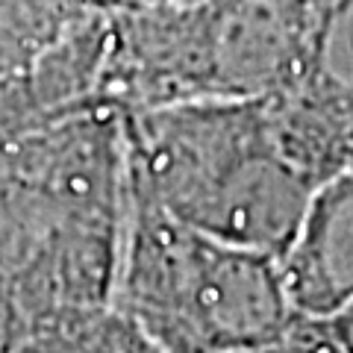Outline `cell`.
<instances>
[{
    "mask_svg": "<svg viewBox=\"0 0 353 353\" xmlns=\"http://www.w3.org/2000/svg\"><path fill=\"white\" fill-rule=\"evenodd\" d=\"M306 21L309 0H115L97 97L118 112L265 101L301 68Z\"/></svg>",
    "mask_w": 353,
    "mask_h": 353,
    "instance_id": "3",
    "label": "cell"
},
{
    "mask_svg": "<svg viewBox=\"0 0 353 353\" xmlns=\"http://www.w3.org/2000/svg\"><path fill=\"white\" fill-rule=\"evenodd\" d=\"M124 218L118 109L88 106L0 136V294L12 339L41 318L112 303Z\"/></svg>",
    "mask_w": 353,
    "mask_h": 353,
    "instance_id": "1",
    "label": "cell"
},
{
    "mask_svg": "<svg viewBox=\"0 0 353 353\" xmlns=\"http://www.w3.org/2000/svg\"><path fill=\"white\" fill-rule=\"evenodd\" d=\"M324 321H327V327H330V333L339 339V345L345 347L347 353H353V303L341 306L339 312L327 315Z\"/></svg>",
    "mask_w": 353,
    "mask_h": 353,
    "instance_id": "10",
    "label": "cell"
},
{
    "mask_svg": "<svg viewBox=\"0 0 353 353\" xmlns=\"http://www.w3.org/2000/svg\"><path fill=\"white\" fill-rule=\"evenodd\" d=\"M101 3H103V0H101Z\"/></svg>",
    "mask_w": 353,
    "mask_h": 353,
    "instance_id": "14",
    "label": "cell"
},
{
    "mask_svg": "<svg viewBox=\"0 0 353 353\" xmlns=\"http://www.w3.org/2000/svg\"><path fill=\"white\" fill-rule=\"evenodd\" d=\"M265 103L315 185L353 168V0H309L301 68Z\"/></svg>",
    "mask_w": 353,
    "mask_h": 353,
    "instance_id": "5",
    "label": "cell"
},
{
    "mask_svg": "<svg viewBox=\"0 0 353 353\" xmlns=\"http://www.w3.org/2000/svg\"><path fill=\"white\" fill-rule=\"evenodd\" d=\"M9 339H12V321H9V309L3 303V294H0V350L9 345Z\"/></svg>",
    "mask_w": 353,
    "mask_h": 353,
    "instance_id": "11",
    "label": "cell"
},
{
    "mask_svg": "<svg viewBox=\"0 0 353 353\" xmlns=\"http://www.w3.org/2000/svg\"><path fill=\"white\" fill-rule=\"evenodd\" d=\"M0 353H159L153 341L112 303L80 306L41 318Z\"/></svg>",
    "mask_w": 353,
    "mask_h": 353,
    "instance_id": "8",
    "label": "cell"
},
{
    "mask_svg": "<svg viewBox=\"0 0 353 353\" xmlns=\"http://www.w3.org/2000/svg\"><path fill=\"white\" fill-rule=\"evenodd\" d=\"M112 306L159 353L268 350L301 315L280 259L183 224L130 183Z\"/></svg>",
    "mask_w": 353,
    "mask_h": 353,
    "instance_id": "4",
    "label": "cell"
},
{
    "mask_svg": "<svg viewBox=\"0 0 353 353\" xmlns=\"http://www.w3.org/2000/svg\"><path fill=\"white\" fill-rule=\"evenodd\" d=\"M280 268L301 315L327 318L353 303V168L315 189Z\"/></svg>",
    "mask_w": 353,
    "mask_h": 353,
    "instance_id": "7",
    "label": "cell"
},
{
    "mask_svg": "<svg viewBox=\"0 0 353 353\" xmlns=\"http://www.w3.org/2000/svg\"><path fill=\"white\" fill-rule=\"evenodd\" d=\"M103 3H115V0H103Z\"/></svg>",
    "mask_w": 353,
    "mask_h": 353,
    "instance_id": "13",
    "label": "cell"
},
{
    "mask_svg": "<svg viewBox=\"0 0 353 353\" xmlns=\"http://www.w3.org/2000/svg\"><path fill=\"white\" fill-rule=\"evenodd\" d=\"M268 353H347L339 345V339L330 333L324 318L297 315L294 324L285 330V336Z\"/></svg>",
    "mask_w": 353,
    "mask_h": 353,
    "instance_id": "9",
    "label": "cell"
},
{
    "mask_svg": "<svg viewBox=\"0 0 353 353\" xmlns=\"http://www.w3.org/2000/svg\"><path fill=\"white\" fill-rule=\"evenodd\" d=\"M106 39L103 3L39 57L0 71V136L48 124L77 109L106 106L97 97Z\"/></svg>",
    "mask_w": 353,
    "mask_h": 353,
    "instance_id": "6",
    "label": "cell"
},
{
    "mask_svg": "<svg viewBox=\"0 0 353 353\" xmlns=\"http://www.w3.org/2000/svg\"><path fill=\"white\" fill-rule=\"evenodd\" d=\"M253 353H268V350H253Z\"/></svg>",
    "mask_w": 353,
    "mask_h": 353,
    "instance_id": "12",
    "label": "cell"
},
{
    "mask_svg": "<svg viewBox=\"0 0 353 353\" xmlns=\"http://www.w3.org/2000/svg\"><path fill=\"white\" fill-rule=\"evenodd\" d=\"M127 183L206 236L283 259L315 180L283 148L265 101H194L121 112Z\"/></svg>",
    "mask_w": 353,
    "mask_h": 353,
    "instance_id": "2",
    "label": "cell"
}]
</instances>
